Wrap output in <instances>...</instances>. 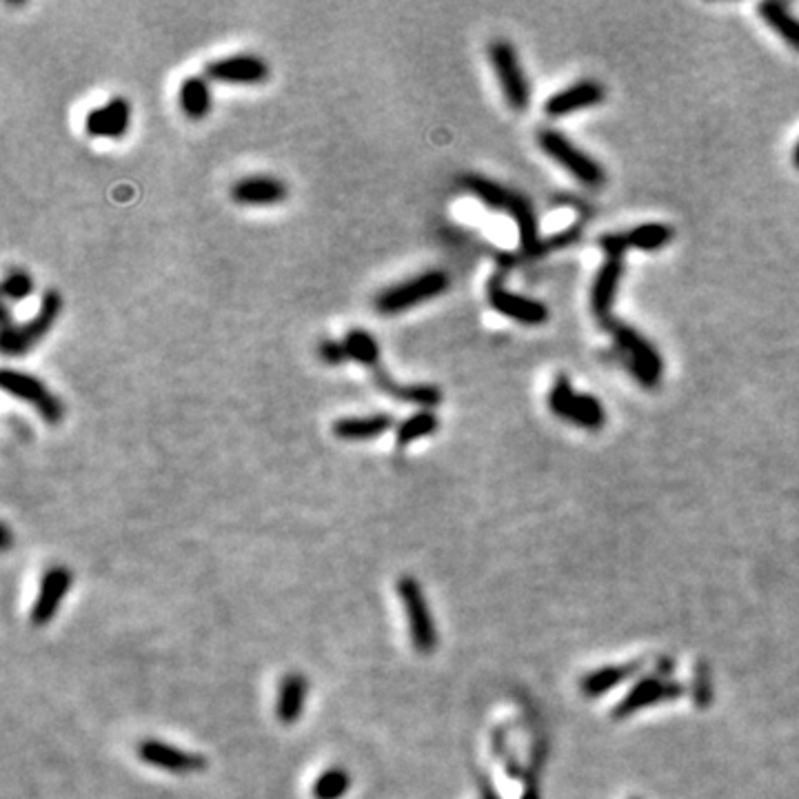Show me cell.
<instances>
[{"mask_svg": "<svg viewBox=\"0 0 799 799\" xmlns=\"http://www.w3.org/2000/svg\"><path fill=\"white\" fill-rule=\"evenodd\" d=\"M522 799H540V793H537L535 786H531L529 791H526L524 795H522Z\"/></svg>", "mask_w": 799, "mask_h": 799, "instance_id": "33", "label": "cell"}, {"mask_svg": "<svg viewBox=\"0 0 799 799\" xmlns=\"http://www.w3.org/2000/svg\"><path fill=\"white\" fill-rule=\"evenodd\" d=\"M9 544H12V531L7 524H3V551H9Z\"/></svg>", "mask_w": 799, "mask_h": 799, "instance_id": "32", "label": "cell"}, {"mask_svg": "<svg viewBox=\"0 0 799 799\" xmlns=\"http://www.w3.org/2000/svg\"><path fill=\"white\" fill-rule=\"evenodd\" d=\"M306 693H309V682L300 673H289L283 677L278 686V700H275V717L280 722L295 724L303 715L306 704Z\"/></svg>", "mask_w": 799, "mask_h": 799, "instance_id": "21", "label": "cell"}, {"mask_svg": "<svg viewBox=\"0 0 799 799\" xmlns=\"http://www.w3.org/2000/svg\"><path fill=\"white\" fill-rule=\"evenodd\" d=\"M760 16L773 32L780 36L788 47H793L799 52V18L791 14V9L784 3H775V0H768L757 7Z\"/></svg>", "mask_w": 799, "mask_h": 799, "instance_id": "23", "label": "cell"}, {"mask_svg": "<svg viewBox=\"0 0 799 799\" xmlns=\"http://www.w3.org/2000/svg\"><path fill=\"white\" fill-rule=\"evenodd\" d=\"M318 355L326 362V365H331V366L345 365V362L349 360V354H346L345 343H338V340H331V338H326L318 345Z\"/></svg>", "mask_w": 799, "mask_h": 799, "instance_id": "31", "label": "cell"}, {"mask_svg": "<svg viewBox=\"0 0 799 799\" xmlns=\"http://www.w3.org/2000/svg\"><path fill=\"white\" fill-rule=\"evenodd\" d=\"M374 378L378 389L385 391L386 395L402 402H411V404H418L422 411H431L442 404V391L434 385H400V382H395L382 369H375Z\"/></svg>", "mask_w": 799, "mask_h": 799, "instance_id": "19", "label": "cell"}, {"mask_svg": "<svg viewBox=\"0 0 799 799\" xmlns=\"http://www.w3.org/2000/svg\"><path fill=\"white\" fill-rule=\"evenodd\" d=\"M682 688L675 682H666L662 677H648V680H642L640 684H635L631 688V693L615 706L613 711V717L615 720H624V717L635 715L637 711L642 708L653 706V704H660V702L666 700H675V697L682 695Z\"/></svg>", "mask_w": 799, "mask_h": 799, "instance_id": "15", "label": "cell"}, {"mask_svg": "<svg viewBox=\"0 0 799 799\" xmlns=\"http://www.w3.org/2000/svg\"><path fill=\"white\" fill-rule=\"evenodd\" d=\"M793 165L799 169V143L795 145V149H793Z\"/></svg>", "mask_w": 799, "mask_h": 799, "instance_id": "34", "label": "cell"}, {"mask_svg": "<svg viewBox=\"0 0 799 799\" xmlns=\"http://www.w3.org/2000/svg\"><path fill=\"white\" fill-rule=\"evenodd\" d=\"M637 668H640V662L597 668V671L589 673V675H586L584 680L580 682V688L584 695L600 697V695H604V693H609L611 688H615L617 684H622V682H626L631 675H635Z\"/></svg>", "mask_w": 799, "mask_h": 799, "instance_id": "24", "label": "cell"}, {"mask_svg": "<svg viewBox=\"0 0 799 799\" xmlns=\"http://www.w3.org/2000/svg\"><path fill=\"white\" fill-rule=\"evenodd\" d=\"M60 311H63V295L56 289L45 291L36 315H32L25 325H14L12 329L3 331V335H0L3 338L0 340L3 354L9 355V358H20L27 351H32L56 325Z\"/></svg>", "mask_w": 799, "mask_h": 799, "instance_id": "3", "label": "cell"}, {"mask_svg": "<svg viewBox=\"0 0 799 799\" xmlns=\"http://www.w3.org/2000/svg\"><path fill=\"white\" fill-rule=\"evenodd\" d=\"M0 386L5 389V394L14 395V398L27 402L34 409L38 411V415L47 424L56 426L65 418V406L56 394L47 389L38 378L25 374V371H14V369H3L0 371Z\"/></svg>", "mask_w": 799, "mask_h": 799, "instance_id": "8", "label": "cell"}, {"mask_svg": "<svg viewBox=\"0 0 799 799\" xmlns=\"http://www.w3.org/2000/svg\"><path fill=\"white\" fill-rule=\"evenodd\" d=\"M489 60L509 107L514 112H524L531 103V89L514 45L506 40H494L489 45Z\"/></svg>", "mask_w": 799, "mask_h": 799, "instance_id": "6", "label": "cell"}, {"mask_svg": "<svg viewBox=\"0 0 799 799\" xmlns=\"http://www.w3.org/2000/svg\"><path fill=\"white\" fill-rule=\"evenodd\" d=\"M537 145H540L542 152L549 155V158L555 160L557 165H562L566 172H571L586 187H600L604 183V169L589 154L577 149L566 135L555 132V129H540L537 132Z\"/></svg>", "mask_w": 799, "mask_h": 799, "instance_id": "5", "label": "cell"}, {"mask_svg": "<svg viewBox=\"0 0 799 799\" xmlns=\"http://www.w3.org/2000/svg\"><path fill=\"white\" fill-rule=\"evenodd\" d=\"M504 211H509L511 218L515 220L517 234H520V247L524 254L537 255L544 254V243L540 238V225H537V215L533 211V205L526 200V195L511 191V198L506 203Z\"/></svg>", "mask_w": 799, "mask_h": 799, "instance_id": "18", "label": "cell"}, {"mask_svg": "<svg viewBox=\"0 0 799 799\" xmlns=\"http://www.w3.org/2000/svg\"><path fill=\"white\" fill-rule=\"evenodd\" d=\"M72 582L74 575L69 573V569H65V566H52V569L45 573L43 582H40V593L32 609L34 626H45L56 617V613L60 609V604H63Z\"/></svg>", "mask_w": 799, "mask_h": 799, "instance_id": "13", "label": "cell"}, {"mask_svg": "<svg viewBox=\"0 0 799 799\" xmlns=\"http://www.w3.org/2000/svg\"><path fill=\"white\" fill-rule=\"evenodd\" d=\"M451 278L446 271L431 269L424 274H418L415 278L404 280L389 289L380 291L375 298V311L382 315H395L402 311H409L426 300H434L449 289Z\"/></svg>", "mask_w": 799, "mask_h": 799, "instance_id": "1", "label": "cell"}, {"mask_svg": "<svg viewBox=\"0 0 799 799\" xmlns=\"http://www.w3.org/2000/svg\"><path fill=\"white\" fill-rule=\"evenodd\" d=\"M286 185L274 175H245L231 187V200L243 207H271L286 200Z\"/></svg>", "mask_w": 799, "mask_h": 799, "instance_id": "14", "label": "cell"}, {"mask_svg": "<svg viewBox=\"0 0 799 799\" xmlns=\"http://www.w3.org/2000/svg\"><path fill=\"white\" fill-rule=\"evenodd\" d=\"M622 275H624V258L622 255H611V258H606L602 263L595 280H593L591 311L602 325L606 320H611L613 300H615L617 285H620Z\"/></svg>", "mask_w": 799, "mask_h": 799, "instance_id": "16", "label": "cell"}, {"mask_svg": "<svg viewBox=\"0 0 799 799\" xmlns=\"http://www.w3.org/2000/svg\"><path fill=\"white\" fill-rule=\"evenodd\" d=\"M486 298H489L491 309L497 311L504 318L515 320V323L526 326H540L549 320V309L540 300L526 298V295L514 294L504 286V278L495 274L486 285Z\"/></svg>", "mask_w": 799, "mask_h": 799, "instance_id": "9", "label": "cell"}, {"mask_svg": "<svg viewBox=\"0 0 799 799\" xmlns=\"http://www.w3.org/2000/svg\"><path fill=\"white\" fill-rule=\"evenodd\" d=\"M138 757L149 766L175 773V775H189V773H200L207 768V757L200 755V753L183 751V748H175L172 744L158 740L140 742Z\"/></svg>", "mask_w": 799, "mask_h": 799, "instance_id": "10", "label": "cell"}, {"mask_svg": "<svg viewBox=\"0 0 799 799\" xmlns=\"http://www.w3.org/2000/svg\"><path fill=\"white\" fill-rule=\"evenodd\" d=\"M345 346H346V354H349V360H355L362 366L378 369L380 345L369 331L351 329L345 338Z\"/></svg>", "mask_w": 799, "mask_h": 799, "instance_id": "26", "label": "cell"}, {"mask_svg": "<svg viewBox=\"0 0 799 799\" xmlns=\"http://www.w3.org/2000/svg\"><path fill=\"white\" fill-rule=\"evenodd\" d=\"M32 291H34V280L27 271L16 269L12 271V274H7V278L3 280V295L7 300H16L18 303V300L29 298Z\"/></svg>", "mask_w": 799, "mask_h": 799, "instance_id": "30", "label": "cell"}, {"mask_svg": "<svg viewBox=\"0 0 799 799\" xmlns=\"http://www.w3.org/2000/svg\"><path fill=\"white\" fill-rule=\"evenodd\" d=\"M604 87L600 83H595V80H580V83L553 94L546 100L544 112L551 118H560V115H569L580 112V109L593 107V105H600L604 100Z\"/></svg>", "mask_w": 799, "mask_h": 799, "instance_id": "17", "label": "cell"}, {"mask_svg": "<svg viewBox=\"0 0 799 799\" xmlns=\"http://www.w3.org/2000/svg\"><path fill=\"white\" fill-rule=\"evenodd\" d=\"M395 420L389 414H371V415H351L334 422V435L346 442L374 440L391 431Z\"/></svg>", "mask_w": 799, "mask_h": 799, "instance_id": "20", "label": "cell"}, {"mask_svg": "<svg viewBox=\"0 0 799 799\" xmlns=\"http://www.w3.org/2000/svg\"><path fill=\"white\" fill-rule=\"evenodd\" d=\"M398 595L402 600V606H404L406 620H409L411 642H414L415 651L429 655L438 646V631H435L434 615H431L429 604H426L424 593H422L418 580L411 575L400 577Z\"/></svg>", "mask_w": 799, "mask_h": 799, "instance_id": "7", "label": "cell"}, {"mask_svg": "<svg viewBox=\"0 0 799 799\" xmlns=\"http://www.w3.org/2000/svg\"><path fill=\"white\" fill-rule=\"evenodd\" d=\"M549 409L557 418L580 424L582 429L600 431L606 422L604 406L595 395L575 394L566 375H557L549 391Z\"/></svg>", "mask_w": 799, "mask_h": 799, "instance_id": "4", "label": "cell"}, {"mask_svg": "<svg viewBox=\"0 0 799 799\" xmlns=\"http://www.w3.org/2000/svg\"><path fill=\"white\" fill-rule=\"evenodd\" d=\"M351 788V777L345 768H329L314 782V799H343Z\"/></svg>", "mask_w": 799, "mask_h": 799, "instance_id": "29", "label": "cell"}, {"mask_svg": "<svg viewBox=\"0 0 799 799\" xmlns=\"http://www.w3.org/2000/svg\"><path fill=\"white\" fill-rule=\"evenodd\" d=\"M462 183H464V187L469 189L471 194H474L475 198L480 200V203H484L486 207H491V209H504L506 203H509V198H511V189L502 187V185H497V183H494V180L484 178V175L469 174V175H464V180H462Z\"/></svg>", "mask_w": 799, "mask_h": 799, "instance_id": "28", "label": "cell"}, {"mask_svg": "<svg viewBox=\"0 0 799 799\" xmlns=\"http://www.w3.org/2000/svg\"><path fill=\"white\" fill-rule=\"evenodd\" d=\"M673 240V229L668 225L662 223H646L640 227L631 229L628 234H622V243L624 249H642V251H655L662 249Z\"/></svg>", "mask_w": 799, "mask_h": 799, "instance_id": "25", "label": "cell"}, {"mask_svg": "<svg viewBox=\"0 0 799 799\" xmlns=\"http://www.w3.org/2000/svg\"><path fill=\"white\" fill-rule=\"evenodd\" d=\"M178 100H180V109H183V114L187 115L189 120L207 118L211 112V105H214L207 78L203 76L185 78L183 85H180Z\"/></svg>", "mask_w": 799, "mask_h": 799, "instance_id": "22", "label": "cell"}, {"mask_svg": "<svg viewBox=\"0 0 799 799\" xmlns=\"http://www.w3.org/2000/svg\"><path fill=\"white\" fill-rule=\"evenodd\" d=\"M129 123H132V105L123 95H115L85 115V132L92 138L118 140L129 132Z\"/></svg>", "mask_w": 799, "mask_h": 799, "instance_id": "12", "label": "cell"}, {"mask_svg": "<svg viewBox=\"0 0 799 799\" xmlns=\"http://www.w3.org/2000/svg\"><path fill=\"white\" fill-rule=\"evenodd\" d=\"M606 329L611 331L613 338H615L617 349L624 351L626 355V366L635 380H640L644 386H657L662 380V371H664V362L662 355L657 354L655 346H653L640 331L633 329L631 325L620 323V320H606Z\"/></svg>", "mask_w": 799, "mask_h": 799, "instance_id": "2", "label": "cell"}, {"mask_svg": "<svg viewBox=\"0 0 799 799\" xmlns=\"http://www.w3.org/2000/svg\"><path fill=\"white\" fill-rule=\"evenodd\" d=\"M209 80L231 85H260L269 78V65L255 54H235L218 58L205 67Z\"/></svg>", "mask_w": 799, "mask_h": 799, "instance_id": "11", "label": "cell"}, {"mask_svg": "<svg viewBox=\"0 0 799 799\" xmlns=\"http://www.w3.org/2000/svg\"><path fill=\"white\" fill-rule=\"evenodd\" d=\"M438 415L434 411H418V414L409 415L404 422H400V426L395 429V440H398L400 446H409L411 442L426 438V435H434L438 431Z\"/></svg>", "mask_w": 799, "mask_h": 799, "instance_id": "27", "label": "cell"}]
</instances>
